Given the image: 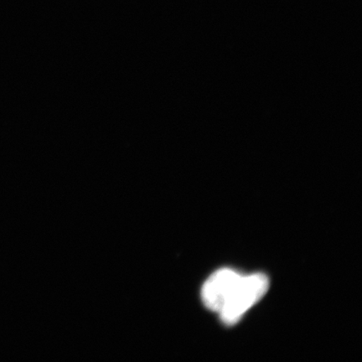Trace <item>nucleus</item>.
<instances>
[{"label": "nucleus", "mask_w": 362, "mask_h": 362, "mask_svg": "<svg viewBox=\"0 0 362 362\" xmlns=\"http://www.w3.org/2000/svg\"><path fill=\"white\" fill-rule=\"evenodd\" d=\"M269 285V279L264 274L243 276L241 281L219 312L223 322L228 325L238 323L245 312L268 291Z\"/></svg>", "instance_id": "nucleus-1"}, {"label": "nucleus", "mask_w": 362, "mask_h": 362, "mask_svg": "<svg viewBox=\"0 0 362 362\" xmlns=\"http://www.w3.org/2000/svg\"><path fill=\"white\" fill-rule=\"evenodd\" d=\"M243 275L232 269H221L203 285L202 297L208 309L220 312L237 288Z\"/></svg>", "instance_id": "nucleus-2"}]
</instances>
